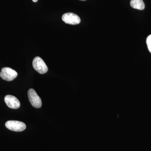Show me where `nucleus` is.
<instances>
[{"label": "nucleus", "instance_id": "1", "mask_svg": "<svg viewBox=\"0 0 151 151\" xmlns=\"http://www.w3.org/2000/svg\"><path fill=\"white\" fill-rule=\"evenodd\" d=\"M33 67L40 74H44L48 70V68L43 60L40 57L35 58L32 62Z\"/></svg>", "mask_w": 151, "mask_h": 151}, {"label": "nucleus", "instance_id": "2", "mask_svg": "<svg viewBox=\"0 0 151 151\" xmlns=\"http://www.w3.org/2000/svg\"><path fill=\"white\" fill-rule=\"evenodd\" d=\"M18 73L16 70L10 68L4 67L2 68L0 73L1 78L7 81H12L16 78Z\"/></svg>", "mask_w": 151, "mask_h": 151}, {"label": "nucleus", "instance_id": "3", "mask_svg": "<svg viewBox=\"0 0 151 151\" xmlns=\"http://www.w3.org/2000/svg\"><path fill=\"white\" fill-rule=\"evenodd\" d=\"M5 126L9 130L14 132H22L26 128L25 124L19 121H9L6 122Z\"/></svg>", "mask_w": 151, "mask_h": 151}, {"label": "nucleus", "instance_id": "4", "mask_svg": "<svg viewBox=\"0 0 151 151\" xmlns=\"http://www.w3.org/2000/svg\"><path fill=\"white\" fill-rule=\"evenodd\" d=\"M28 96L30 103L34 108H39L41 107V100L34 89H30L28 90Z\"/></svg>", "mask_w": 151, "mask_h": 151}, {"label": "nucleus", "instance_id": "5", "mask_svg": "<svg viewBox=\"0 0 151 151\" xmlns=\"http://www.w3.org/2000/svg\"><path fill=\"white\" fill-rule=\"evenodd\" d=\"M62 19L65 23L71 25L78 24L81 22L79 17L73 13L64 14L62 16Z\"/></svg>", "mask_w": 151, "mask_h": 151}, {"label": "nucleus", "instance_id": "6", "mask_svg": "<svg viewBox=\"0 0 151 151\" xmlns=\"http://www.w3.org/2000/svg\"><path fill=\"white\" fill-rule=\"evenodd\" d=\"M4 101L8 107L12 109H18L20 106V103L18 99L13 95H6L5 97Z\"/></svg>", "mask_w": 151, "mask_h": 151}, {"label": "nucleus", "instance_id": "7", "mask_svg": "<svg viewBox=\"0 0 151 151\" xmlns=\"http://www.w3.org/2000/svg\"><path fill=\"white\" fill-rule=\"evenodd\" d=\"M130 5L133 8L137 9H144L145 8V5L143 0H131Z\"/></svg>", "mask_w": 151, "mask_h": 151}, {"label": "nucleus", "instance_id": "8", "mask_svg": "<svg viewBox=\"0 0 151 151\" xmlns=\"http://www.w3.org/2000/svg\"><path fill=\"white\" fill-rule=\"evenodd\" d=\"M147 44L149 51L151 53V35H149L147 39Z\"/></svg>", "mask_w": 151, "mask_h": 151}, {"label": "nucleus", "instance_id": "9", "mask_svg": "<svg viewBox=\"0 0 151 151\" xmlns=\"http://www.w3.org/2000/svg\"><path fill=\"white\" fill-rule=\"evenodd\" d=\"M32 1L34 2H37V1L38 0H32Z\"/></svg>", "mask_w": 151, "mask_h": 151}, {"label": "nucleus", "instance_id": "10", "mask_svg": "<svg viewBox=\"0 0 151 151\" xmlns=\"http://www.w3.org/2000/svg\"><path fill=\"white\" fill-rule=\"evenodd\" d=\"M80 1H86V0H80Z\"/></svg>", "mask_w": 151, "mask_h": 151}]
</instances>
